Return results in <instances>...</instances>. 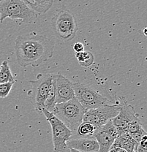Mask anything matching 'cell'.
I'll list each match as a JSON object with an SVG mask.
<instances>
[{"mask_svg":"<svg viewBox=\"0 0 147 152\" xmlns=\"http://www.w3.org/2000/svg\"><path fill=\"white\" fill-rule=\"evenodd\" d=\"M86 110L83 108L76 98L61 104H56L52 113L61 121L70 131H75L83 122Z\"/></svg>","mask_w":147,"mask_h":152,"instance_id":"obj_2","label":"cell"},{"mask_svg":"<svg viewBox=\"0 0 147 152\" xmlns=\"http://www.w3.org/2000/svg\"><path fill=\"white\" fill-rule=\"evenodd\" d=\"M56 75H53L50 83V88L47 95L46 99L44 103V109L48 110L50 113H53L56 105Z\"/></svg>","mask_w":147,"mask_h":152,"instance_id":"obj_16","label":"cell"},{"mask_svg":"<svg viewBox=\"0 0 147 152\" xmlns=\"http://www.w3.org/2000/svg\"><path fill=\"white\" fill-rule=\"evenodd\" d=\"M108 152H125L124 150L118 148H111Z\"/></svg>","mask_w":147,"mask_h":152,"instance_id":"obj_23","label":"cell"},{"mask_svg":"<svg viewBox=\"0 0 147 152\" xmlns=\"http://www.w3.org/2000/svg\"><path fill=\"white\" fill-rule=\"evenodd\" d=\"M75 58L81 66L88 67L94 64V55L89 51H83L80 53H75Z\"/></svg>","mask_w":147,"mask_h":152,"instance_id":"obj_17","label":"cell"},{"mask_svg":"<svg viewBox=\"0 0 147 152\" xmlns=\"http://www.w3.org/2000/svg\"><path fill=\"white\" fill-rule=\"evenodd\" d=\"M121 104H104L95 109L86 110L83 115V121L92 124L96 129L111 121L119 113Z\"/></svg>","mask_w":147,"mask_h":152,"instance_id":"obj_8","label":"cell"},{"mask_svg":"<svg viewBox=\"0 0 147 152\" xmlns=\"http://www.w3.org/2000/svg\"><path fill=\"white\" fill-rule=\"evenodd\" d=\"M53 41L40 34L20 35L15 39V56L22 67L39 66L53 56Z\"/></svg>","mask_w":147,"mask_h":152,"instance_id":"obj_1","label":"cell"},{"mask_svg":"<svg viewBox=\"0 0 147 152\" xmlns=\"http://www.w3.org/2000/svg\"><path fill=\"white\" fill-rule=\"evenodd\" d=\"M137 151V152H147L146 146H143V145H140L138 144Z\"/></svg>","mask_w":147,"mask_h":152,"instance_id":"obj_22","label":"cell"},{"mask_svg":"<svg viewBox=\"0 0 147 152\" xmlns=\"http://www.w3.org/2000/svg\"><path fill=\"white\" fill-rule=\"evenodd\" d=\"M128 134L137 143L141 141L143 137L147 136L146 132L143 129L139 118L128 125Z\"/></svg>","mask_w":147,"mask_h":152,"instance_id":"obj_14","label":"cell"},{"mask_svg":"<svg viewBox=\"0 0 147 152\" xmlns=\"http://www.w3.org/2000/svg\"><path fill=\"white\" fill-rule=\"evenodd\" d=\"M7 18L20 20V23H31L37 19V15L20 0L0 1V22L3 23Z\"/></svg>","mask_w":147,"mask_h":152,"instance_id":"obj_4","label":"cell"},{"mask_svg":"<svg viewBox=\"0 0 147 152\" xmlns=\"http://www.w3.org/2000/svg\"><path fill=\"white\" fill-rule=\"evenodd\" d=\"M42 113L45 115L51 126L53 152H69L66 143L72 135V131L69 130L53 113L45 109H42Z\"/></svg>","mask_w":147,"mask_h":152,"instance_id":"obj_5","label":"cell"},{"mask_svg":"<svg viewBox=\"0 0 147 152\" xmlns=\"http://www.w3.org/2000/svg\"><path fill=\"white\" fill-rule=\"evenodd\" d=\"M136 119H138V116L135 113L133 106L128 104L123 101L122 104H121L119 113L111 120V121L116 128H121L127 127L129 124Z\"/></svg>","mask_w":147,"mask_h":152,"instance_id":"obj_11","label":"cell"},{"mask_svg":"<svg viewBox=\"0 0 147 152\" xmlns=\"http://www.w3.org/2000/svg\"><path fill=\"white\" fill-rule=\"evenodd\" d=\"M138 143L135 142L128 133H124L116 137L111 148H118L125 152H137Z\"/></svg>","mask_w":147,"mask_h":152,"instance_id":"obj_13","label":"cell"},{"mask_svg":"<svg viewBox=\"0 0 147 152\" xmlns=\"http://www.w3.org/2000/svg\"><path fill=\"white\" fill-rule=\"evenodd\" d=\"M0 69V84L6 83H15L13 76L11 73L10 66L7 61H4Z\"/></svg>","mask_w":147,"mask_h":152,"instance_id":"obj_18","label":"cell"},{"mask_svg":"<svg viewBox=\"0 0 147 152\" xmlns=\"http://www.w3.org/2000/svg\"><path fill=\"white\" fill-rule=\"evenodd\" d=\"M53 75L54 74H39L35 80L29 81L31 89L29 91V96L34 109L39 114H42V110L44 108V103Z\"/></svg>","mask_w":147,"mask_h":152,"instance_id":"obj_7","label":"cell"},{"mask_svg":"<svg viewBox=\"0 0 147 152\" xmlns=\"http://www.w3.org/2000/svg\"><path fill=\"white\" fill-rule=\"evenodd\" d=\"M29 9L39 13H45L52 7L53 1L52 0L42 1V0H24L23 1Z\"/></svg>","mask_w":147,"mask_h":152,"instance_id":"obj_15","label":"cell"},{"mask_svg":"<svg viewBox=\"0 0 147 152\" xmlns=\"http://www.w3.org/2000/svg\"><path fill=\"white\" fill-rule=\"evenodd\" d=\"M74 97L73 83L61 74L56 75V104L64 103Z\"/></svg>","mask_w":147,"mask_h":152,"instance_id":"obj_10","label":"cell"},{"mask_svg":"<svg viewBox=\"0 0 147 152\" xmlns=\"http://www.w3.org/2000/svg\"><path fill=\"white\" fill-rule=\"evenodd\" d=\"M73 50L75 53H80L84 51V47L81 42H75L73 45Z\"/></svg>","mask_w":147,"mask_h":152,"instance_id":"obj_21","label":"cell"},{"mask_svg":"<svg viewBox=\"0 0 147 152\" xmlns=\"http://www.w3.org/2000/svg\"><path fill=\"white\" fill-rule=\"evenodd\" d=\"M94 136L99 145L98 152H108L117 137L116 129L111 121L96 130Z\"/></svg>","mask_w":147,"mask_h":152,"instance_id":"obj_9","label":"cell"},{"mask_svg":"<svg viewBox=\"0 0 147 152\" xmlns=\"http://www.w3.org/2000/svg\"><path fill=\"white\" fill-rule=\"evenodd\" d=\"M13 83H6L0 84V98H5L10 94Z\"/></svg>","mask_w":147,"mask_h":152,"instance_id":"obj_20","label":"cell"},{"mask_svg":"<svg viewBox=\"0 0 147 152\" xmlns=\"http://www.w3.org/2000/svg\"><path fill=\"white\" fill-rule=\"evenodd\" d=\"M73 90L75 97L86 110L110 104V100L88 86L76 82L73 83Z\"/></svg>","mask_w":147,"mask_h":152,"instance_id":"obj_6","label":"cell"},{"mask_svg":"<svg viewBox=\"0 0 147 152\" xmlns=\"http://www.w3.org/2000/svg\"><path fill=\"white\" fill-rule=\"evenodd\" d=\"M0 69H1V66H0Z\"/></svg>","mask_w":147,"mask_h":152,"instance_id":"obj_26","label":"cell"},{"mask_svg":"<svg viewBox=\"0 0 147 152\" xmlns=\"http://www.w3.org/2000/svg\"><path fill=\"white\" fill-rule=\"evenodd\" d=\"M69 152H79L76 150H74V149H69Z\"/></svg>","mask_w":147,"mask_h":152,"instance_id":"obj_24","label":"cell"},{"mask_svg":"<svg viewBox=\"0 0 147 152\" xmlns=\"http://www.w3.org/2000/svg\"><path fill=\"white\" fill-rule=\"evenodd\" d=\"M143 32H144V35L146 36V28H144V30H143Z\"/></svg>","mask_w":147,"mask_h":152,"instance_id":"obj_25","label":"cell"},{"mask_svg":"<svg viewBox=\"0 0 147 152\" xmlns=\"http://www.w3.org/2000/svg\"><path fill=\"white\" fill-rule=\"evenodd\" d=\"M52 26L56 37L64 42L72 40L78 31L76 19L69 10H59L52 18Z\"/></svg>","mask_w":147,"mask_h":152,"instance_id":"obj_3","label":"cell"},{"mask_svg":"<svg viewBox=\"0 0 147 152\" xmlns=\"http://www.w3.org/2000/svg\"><path fill=\"white\" fill-rule=\"evenodd\" d=\"M96 130H97V129L92 124L87 122H84V121L80 124L78 129H77L78 135L81 136V137L94 136Z\"/></svg>","mask_w":147,"mask_h":152,"instance_id":"obj_19","label":"cell"},{"mask_svg":"<svg viewBox=\"0 0 147 152\" xmlns=\"http://www.w3.org/2000/svg\"><path fill=\"white\" fill-rule=\"evenodd\" d=\"M66 144L69 149L76 150L79 152L99 151V145L95 139L79 138L69 140Z\"/></svg>","mask_w":147,"mask_h":152,"instance_id":"obj_12","label":"cell"}]
</instances>
